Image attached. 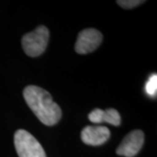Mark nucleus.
Returning <instances> with one entry per match:
<instances>
[{"label": "nucleus", "instance_id": "1", "mask_svg": "<svg viewBox=\"0 0 157 157\" xmlns=\"http://www.w3.org/2000/svg\"><path fill=\"white\" fill-rule=\"evenodd\" d=\"M23 94L28 107L42 123L53 126L59 121L61 108L46 90L37 86H28L24 89Z\"/></svg>", "mask_w": 157, "mask_h": 157}, {"label": "nucleus", "instance_id": "7", "mask_svg": "<svg viewBox=\"0 0 157 157\" xmlns=\"http://www.w3.org/2000/svg\"><path fill=\"white\" fill-rule=\"evenodd\" d=\"M88 119L94 123L107 122L116 127L121 125V115L114 108H108L107 110L95 108L88 114Z\"/></svg>", "mask_w": 157, "mask_h": 157}, {"label": "nucleus", "instance_id": "4", "mask_svg": "<svg viewBox=\"0 0 157 157\" xmlns=\"http://www.w3.org/2000/svg\"><path fill=\"white\" fill-rule=\"evenodd\" d=\"M102 39L103 36L98 30L85 29L78 33L75 43V51L78 54H87L100 46Z\"/></svg>", "mask_w": 157, "mask_h": 157}, {"label": "nucleus", "instance_id": "8", "mask_svg": "<svg viewBox=\"0 0 157 157\" xmlns=\"http://www.w3.org/2000/svg\"><path fill=\"white\" fill-rule=\"evenodd\" d=\"M146 93L151 97L156 96L157 91V75L156 74H152L149 77L148 80L147 81L145 86Z\"/></svg>", "mask_w": 157, "mask_h": 157}, {"label": "nucleus", "instance_id": "6", "mask_svg": "<svg viewBox=\"0 0 157 157\" xmlns=\"http://www.w3.org/2000/svg\"><path fill=\"white\" fill-rule=\"evenodd\" d=\"M110 135V131L107 127L86 126L81 131V140L86 145L99 146L105 143Z\"/></svg>", "mask_w": 157, "mask_h": 157}, {"label": "nucleus", "instance_id": "2", "mask_svg": "<svg viewBox=\"0 0 157 157\" xmlns=\"http://www.w3.org/2000/svg\"><path fill=\"white\" fill-rule=\"evenodd\" d=\"M49 36V30L45 25H39L33 32L25 34L21 43L25 54L33 58L41 55L47 47Z\"/></svg>", "mask_w": 157, "mask_h": 157}, {"label": "nucleus", "instance_id": "5", "mask_svg": "<svg viewBox=\"0 0 157 157\" xmlns=\"http://www.w3.org/2000/svg\"><path fill=\"white\" fill-rule=\"evenodd\" d=\"M144 143V133L141 130H134L127 135L116 149V154L125 157L136 155Z\"/></svg>", "mask_w": 157, "mask_h": 157}, {"label": "nucleus", "instance_id": "3", "mask_svg": "<svg viewBox=\"0 0 157 157\" xmlns=\"http://www.w3.org/2000/svg\"><path fill=\"white\" fill-rule=\"evenodd\" d=\"M14 145L19 157H46L41 144L26 130L18 129L16 131Z\"/></svg>", "mask_w": 157, "mask_h": 157}, {"label": "nucleus", "instance_id": "9", "mask_svg": "<svg viewBox=\"0 0 157 157\" xmlns=\"http://www.w3.org/2000/svg\"><path fill=\"white\" fill-rule=\"evenodd\" d=\"M143 3H145V1L143 0L142 1L141 0H119L117 1L118 5L121 6L124 9H133Z\"/></svg>", "mask_w": 157, "mask_h": 157}]
</instances>
